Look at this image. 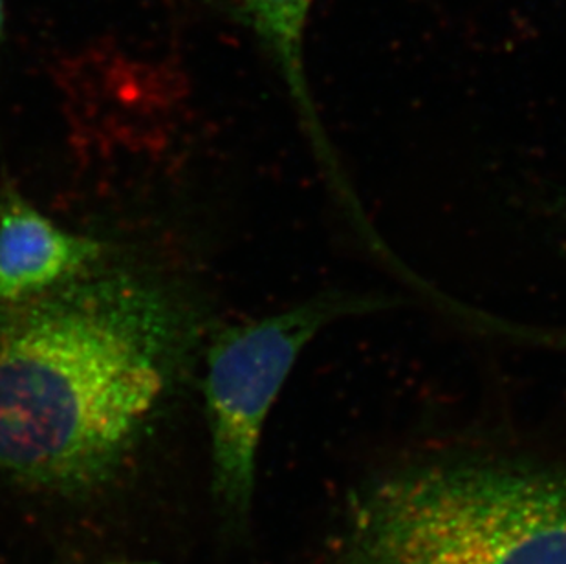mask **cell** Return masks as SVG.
<instances>
[{"instance_id": "3", "label": "cell", "mask_w": 566, "mask_h": 564, "mask_svg": "<svg viewBox=\"0 0 566 564\" xmlns=\"http://www.w3.org/2000/svg\"><path fill=\"white\" fill-rule=\"evenodd\" d=\"M398 304L389 293L331 288L277 314L222 328L211 340L202 384L211 480L231 522L250 513L262 432L301 352L332 323Z\"/></svg>"}, {"instance_id": "1", "label": "cell", "mask_w": 566, "mask_h": 564, "mask_svg": "<svg viewBox=\"0 0 566 564\" xmlns=\"http://www.w3.org/2000/svg\"><path fill=\"white\" fill-rule=\"evenodd\" d=\"M189 345L177 299L134 273L86 272L0 306V473L61 493L108 482Z\"/></svg>"}, {"instance_id": "2", "label": "cell", "mask_w": 566, "mask_h": 564, "mask_svg": "<svg viewBox=\"0 0 566 564\" xmlns=\"http://www.w3.org/2000/svg\"><path fill=\"white\" fill-rule=\"evenodd\" d=\"M319 564H566V466L484 451L400 463L353 490Z\"/></svg>"}, {"instance_id": "5", "label": "cell", "mask_w": 566, "mask_h": 564, "mask_svg": "<svg viewBox=\"0 0 566 564\" xmlns=\"http://www.w3.org/2000/svg\"><path fill=\"white\" fill-rule=\"evenodd\" d=\"M244 22L261 41L268 55L277 66L289 88L295 111L300 114L312 149L331 181H339L343 170L336 153L321 127L306 77L305 32L314 0H214Z\"/></svg>"}, {"instance_id": "6", "label": "cell", "mask_w": 566, "mask_h": 564, "mask_svg": "<svg viewBox=\"0 0 566 564\" xmlns=\"http://www.w3.org/2000/svg\"><path fill=\"white\" fill-rule=\"evenodd\" d=\"M4 38V0H0V44Z\"/></svg>"}, {"instance_id": "7", "label": "cell", "mask_w": 566, "mask_h": 564, "mask_svg": "<svg viewBox=\"0 0 566 564\" xmlns=\"http://www.w3.org/2000/svg\"><path fill=\"white\" fill-rule=\"evenodd\" d=\"M105 564H160V563H149V561H113V563Z\"/></svg>"}, {"instance_id": "4", "label": "cell", "mask_w": 566, "mask_h": 564, "mask_svg": "<svg viewBox=\"0 0 566 564\" xmlns=\"http://www.w3.org/2000/svg\"><path fill=\"white\" fill-rule=\"evenodd\" d=\"M99 257L97 240L55 224L13 181L0 184V306L80 278Z\"/></svg>"}]
</instances>
